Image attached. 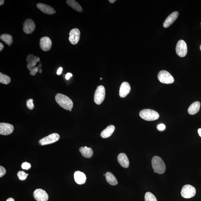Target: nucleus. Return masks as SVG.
Returning a JSON list of instances; mask_svg holds the SVG:
<instances>
[{
  "label": "nucleus",
  "mask_w": 201,
  "mask_h": 201,
  "mask_svg": "<svg viewBox=\"0 0 201 201\" xmlns=\"http://www.w3.org/2000/svg\"><path fill=\"white\" fill-rule=\"evenodd\" d=\"M55 100L57 103L65 109L70 110L73 107L74 103L72 100L68 96L60 93L56 95Z\"/></svg>",
  "instance_id": "1"
},
{
  "label": "nucleus",
  "mask_w": 201,
  "mask_h": 201,
  "mask_svg": "<svg viewBox=\"0 0 201 201\" xmlns=\"http://www.w3.org/2000/svg\"><path fill=\"white\" fill-rule=\"evenodd\" d=\"M152 165L154 172L159 174H163L166 170L164 162L162 158L158 156H154L152 159Z\"/></svg>",
  "instance_id": "2"
},
{
  "label": "nucleus",
  "mask_w": 201,
  "mask_h": 201,
  "mask_svg": "<svg viewBox=\"0 0 201 201\" xmlns=\"http://www.w3.org/2000/svg\"><path fill=\"white\" fill-rule=\"evenodd\" d=\"M139 115L143 120L148 121L155 120L159 117V115L157 112L149 109L142 110L140 112Z\"/></svg>",
  "instance_id": "3"
},
{
  "label": "nucleus",
  "mask_w": 201,
  "mask_h": 201,
  "mask_svg": "<svg viewBox=\"0 0 201 201\" xmlns=\"http://www.w3.org/2000/svg\"><path fill=\"white\" fill-rule=\"evenodd\" d=\"M105 90L103 86L100 85L98 86L95 91L94 100L95 103L97 105L101 104L105 99Z\"/></svg>",
  "instance_id": "4"
},
{
  "label": "nucleus",
  "mask_w": 201,
  "mask_h": 201,
  "mask_svg": "<svg viewBox=\"0 0 201 201\" xmlns=\"http://www.w3.org/2000/svg\"><path fill=\"white\" fill-rule=\"evenodd\" d=\"M158 80L161 83L165 84H171L174 83V78L168 72L165 70H161L158 75Z\"/></svg>",
  "instance_id": "5"
},
{
  "label": "nucleus",
  "mask_w": 201,
  "mask_h": 201,
  "mask_svg": "<svg viewBox=\"0 0 201 201\" xmlns=\"http://www.w3.org/2000/svg\"><path fill=\"white\" fill-rule=\"evenodd\" d=\"M60 138V136L59 134L53 133L40 139L39 143L42 146L51 144L58 141Z\"/></svg>",
  "instance_id": "6"
},
{
  "label": "nucleus",
  "mask_w": 201,
  "mask_h": 201,
  "mask_svg": "<svg viewBox=\"0 0 201 201\" xmlns=\"http://www.w3.org/2000/svg\"><path fill=\"white\" fill-rule=\"evenodd\" d=\"M196 194V190L191 185H185L182 187L181 191V196L185 199H190L194 197Z\"/></svg>",
  "instance_id": "7"
},
{
  "label": "nucleus",
  "mask_w": 201,
  "mask_h": 201,
  "mask_svg": "<svg viewBox=\"0 0 201 201\" xmlns=\"http://www.w3.org/2000/svg\"><path fill=\"white\" fill-rule=\"evenodd\" d=\"M177 55L180 57H184L187 53V47L186 42L183 40L178 41L176 47Z\"/></svg>",
  "instance_id": "8"
},
{
  "label": "nucleus",
  "mask_w": 201,
  "mask_h": 201,
  "mask_svg": "<svg viewBox=\"0 0 201 201\" xmlns=\"http://www.w3.org/2000/svg\"><path fill=\"white\" fill-rule=\"evenodd\" d=\"M33 196L37 201H47L48 199L47 193L44 190L40 189L35 190Z\"/></svg>",
  "instance_id": "9"
},
{
  "label": "nucleus",
  "mask_w": 201,
  "mask_h": 201,
  "mask_svg": "<svg viewBox=\"0 0 201 201\" xmlns=\"http://www.w3.org/2000/svg\"><path fill=\"white\" fill-rule=\"evenodd\" d=\"M12 125L7 123H0V134L2 135H8L12 133L14 130Z\"/></svg>",
  "instance_id": "10"
},
{
  "label": "nucleus",
  "mask_w": 201,
  "mask_h": 201,
  "mask_svg": "<svg viewBox=\"0 0 201 201\" xmlns=\"http://www.w3.org/2000/svg\"><path fill=\"white\" fill-rule=\"evenodd\" d=\"M80 35V30L77 28L72 29L70 32L69 38L71 43L73 45L77 44L79 40Z\"/></svg>",
  "instance_id": "11"
},
{
  "label": "nucleus",
  "mask_w": 201,
  "mask_h": 201,
  "mask_svg": "<svg viewBox=\"0 0 201 201\" xmlns=\"http://www.w3.org/2000/svg\"><path fill=\"white\" fill-rule=\"evenodd\" d=\"M23 31L26 34H30L34 31L35 28L34 22L31 19H28L23 24Z\"/></svg>",
  "instance_id": "12"
},
{
  "label": "nucleus",
  "mask_w": 201,
  "mask_h": 201,
  "mask_svg": "<svg viewBox=\"0 0 201 201\" xmlns=\"http://www.w3.org/2000/svg\"><path fill=\"white\" fill-rule=\"evenodd\" d=\"M52 42L49 37H44L40 39V46L43 51H47L51 49L52 46Z\"/></svg>",
  "instance_id": "13"
},
{
  "label": "nucleus",
  "mask_w": 201,
  "mask_h": 201,
  "mask_svg": "<svg viewBox=\"0 0 201 201\" xmlns=\"http://www.w3.org/2000/svg\"><path fill=\"white\" fill-rule=\"evenodd\" d=\"M131 90V87L127 82H124L121 84L119 90V95L121 98L125 97Z\"/></svg>",
  "instance_id": "14"
},
{
  "label": "nucleus",
  "mask_w": 201,
  "mask_h": 201,
  "mask_svg": "<svg viewBox=\"0 0 201 201\" xmlns=\"http://www.w3.org/2000/svg\"><path fill=\"white\" fill-rule=\"evenodd\" d=\"M37 7L42 12L45 14L52 15L55 14L56 12L53 7L44 3H38L37 4Z\"/></svg>",
  "instance_id": "15"
},
{
  "label": "nucleus",
  "mask_w": 201,
  "mask_h": 201,
  "mask_svg": "<svg viewBox=\"0 0 201 201\" xmlns=\"http://www.w3.org/2000/svg\"><path fill=\"white\" fill-rule=\"evenodd\" d=\"M178 15L179 13L177 11H175L169 15L163 22V27L167 28L169 27L176 20Z\"/></svg>",
  "instance_id": "16"
},
{
  "label": "nucleus",
  "mask_w": 201,
  "mask_h": 201,
  "mask_svg": "<svg viewBox=\"0 0 201 201\" xmlns=\"http://www.w3.org/2000/svg\"><path fill=\"white\" fill-rule=\"evenodd\" d=\"M74 177L76 183L80 185L85 184L86 181L87 177L84 173L80 171L74 172Z\"/></svg>",
  "instance_id": "17"
},
{
  "label": "nucleus",
  "mask_w": 201,
  "mask_h": 201,
  "mask_svg": "<svg viewBox=\"0 0 201 201\" xmlns=\"http://www.w3.org/2000/svg\"><path fill=\"white\" fill-rule=\"evenodd\" d=\"M26 60L28 63L27 67L29 69L34 68L36 65L37 62L40 61V59L39 57L34 56L32 54L28 55Z\"/></svg>",
  "instance_id": "18"
},
{
  "label": "nucleus",
  "mask_w": 201,
  "mask_h": 201,
  "mask_svg": "<svg viewBox=\"0 0 201 201\" xmlns=\"http://www.w3.org/2000/svg\"><path fill=\"white\" fill-rule=\"evenodd\" d=\"M117 160L121 166L128 168L129 166V161L127 156L124 153H121L117 157Z\"/></svg>",
  "instance_id": "19"
},
{
  "label": "nucleus",
  "mask_w": 201,
  "mask_h": 201,
  "mask_svg": "<svg viewBox=\"0 0 201 201\" xmlns=\"http://www.w3.org/2000/svg\"><path fill=\"white\" fill-rule=\"evenodd\" d=\"M115 129V126L112 125L108 126L105 129L102 131L100 136L103 138H107L112 135Z\"/></svg>",
  "instance_id": "20"
},
{
  "label": "nucleus",
  "mask_w": 201,
  "mask_h": 201,
  "mask_svg": "<svg viewBox=\"0 0 201 201\" xmlns=\"http://www.w3.org/2000/svg\"><path fill=\"white\" fill-rule=\"evenodd\" d=\"M79 151L84 157L89 158L92 157L93 151L91 147L87 148V146L81 147L79 148Z\"/></svg>",
  "instance_id": "21"
},
{
  "label": "nucleus",
  "mask_w": 201,
  "mask_h": 201,
  "mask_svg": "<svg viewBox=\"0 0 201 201\" xmlns=\"http://www.w3.org/2000/svg\"><path fill=\"white\" fill-rule=\"evenodd\" d=\"M200 103L199 101L193 102L188 109V113L190 115H194L198 112L200 110Z\"/></svg>",
  "instance_id": "22"
},
{
  "label": "nucleus",
  "mask_w": 201,
  "mask_h": 201,
  "mask_svg": "<svg viewBox=\"0 0 201 201\" xmlns=\"http://www.w3.org/2000/svg\"><path fill=\"white\" fill-rule=\"evenodd\" d=\"M105 178L106 181L111 185H115L118 184L117 178L114 175L110 172H108L106 173Z\"/></svg>",
  "instance_id": "23"
},
{
  "label": "nucleus",
  "mask_w": 201,
  "mask_h": 201,
  "mask_svg": "<svg viewBox=\"0 0 201 201\" xmlns=\"http://www.w3.org/2000/svg\"><path fill=\"white\" fill-rule=\"evenodd\" d=\"M66 3L69 6L72 7L74 10L79 12H83V9L81 6L75 1L68 0V1H66Z\"/></svg>",
  "instance_id": "24"
},
{
  "label": "nucleus",
  "mask_w": 201,
  "mask_h": 201,
  "mask_svg": "<svg viewBox=\"0 0 201 201\" xmlns=\"http://www.w3.org/2000/svg\"><path fill=\"white\" fill-rule=\"evenodd\" d=\"M0 38L1 40L4 42L6 44L10 46L12 44L13 39L12 35L9 34H2L0 36Z\"/></svg>",
  "instance_id": "25"
},
{
  "label": "nucleus",
  "mask_w": 201,
  "mask_h": 201,
  "mask_svg": "<svg viewBox=\"0 0 201 201\" xmlns=\"http://www.w3.org/2000/svg\"><path fill=\"white\" fill-rule=\"evenodd\" d=\"M11 81V78L9 76L0 73V83L5 85L8 84Z\"/></svg>",
  "instance_id": "26"
},
{
  "label": "nucleus",
  "mask_w": 201,
  "mask_h": 201,
  "mask_svg": "<svg viewBox=\"0 0 201 201\" xmlns=\"http://www.w3.org/2000/svg\"><path fill=\"white\" fill-rule=\"evenodd\" d=\"M145 201H157L155 196L150 192H148L145 194Z\"/></svg>",
  "instance_id": "27"
},
{
  "label": "nucleus",
  "mask_w": 201,
  "mask_h": 201,
  "mask_svg": "<svg viewBox=\"0 0 201 201\" xmlns=\"http://www.w3.org/2000/svg\"><path fill=\"white\" fill-rule=\"evenodd\" d=\"M17 176L20 180L23 181L27 179L28 176H29V174H26L23 171H20L18 172Z\"/></svg>",
  "instance_id": "28"
},
{
  "label": "nucleus",
  "mask_w": 201,
  "mask_h": 201,
  "mask_svg": "<svg viewBox=\"0 0 201 201\" xmlns=\"http://www.w3.org/2000/svg\"><path fill=\"white\" fill-rule=\"evenodd\" d=\"M27 107L30 110H32L34 107V104L33 103V100L32 99L27 100L26 102Z\"/></svg>",
  "instance_id": "29"
},
{
  "label": "nucleus",
  "mask_w": 201,
  "mask_h": 201,
  "mask_svg": "<svg viewBox=\"0 0 201 201\" xmlns=\"http://www.w3.org/2000/svg\"><path fill=\"white\" fill-rule=\"evenodd\" d=\"M29 70L30 71V74L32 76H34L36 74L38 71V67H34L33 68H30L29 69Z\"/></svg>",
  "instance_id": "30"
},
{
  "label": "nucleus",
  "mask_w": 201,
  "mask_h": 201,
  "mask_svg": "<svg viewBox=\"0 0 201 201\" xmlns=\"http://www.w3.org/2000/svg\"><path fill=\"white\" fill-rule=\"evenodd\" d=\"M21 167L22 169H26V170H28L31 168V164L27 163V162H25L22 163L21 165Z\"/></svg>",
  "instance_id": "31"
},
{
  "label": "nucleus",
  "mask_w": 201,
  "mask_h": 201,
  "mask_svg": "<svg viewBox=\"0 0 201 201\" xmlns=\"http://www.w3.org/2000/svg\"><path fill=\"white\" fill-rule=\"evenodd\" d=\"M6 171L5 169L3 167L1 166H0V177H2L6 174Z\"/></svg>",
  "instance_id": "32"
},
{
  "label": "nucleus",
  "mask_w": 201,
  "mask_h": 201,
  "mask_svg": "<svg viewBox=\"0 0 201 201\" xmlns=\"http://www.w3.org/2000/svg\"><path fill=\"white\" fill-rule=\"evenodd\" d=\"M166 126L163 124H160L157 126V128L159 131H163L165 129Z\"/></svg>",
  "instance_id": "33"
},
{
  "label": "nucleus",
  "mask_w": 201,
  "mask_h": 201,
  "mask_svg": "<svg viewBox=\"0 0 201 201\" xmlns=\"http://www.w3.org/2000/svg\"><path fill=\"white\" fill-rule=\"evenodd\" d=\"M73 75L71 73H68V74H66V76H65V78L67 80H69L70 78L72 77Z\"/></svg>",
  "instance_id": "34"
},
{
  "label": "nucleus",
  "mask_w": 201,
  "mask_h": 201,
  "mask_svg": "<svg viewBox=\"0 0 201 201\" xmlns=\"http://www.w3.org/2000/svg\"><path fill=\"white\" fill-rule=\"evenodd\" d=\"M62 68H61V67H60V68L57 71V74L58 75H60V74H61V73H62Z\"/></svg>",
  "instance_id": "35"
},
{
  "label": "nucleus",
  "mask_w": 201,
  "mask_h": 201,
  "mask_svg": "<svg viewBox=\"0 0 201 201\" xmlns=\"http://www.w3.org/2000/svg\"><path fill=\"white\" fill-rule=\"evenodd\" d=\"M4 48V46L2 42H0V51H1Z\"/></svg>",
  "instance_id": "36"
},
{
  "label": "nucleus",
  "mask_w": 201,
  "mask_h": 201,
  "mask_svg": "<svg viewBox=\"0 0 201 201\" xmlns=\"http://www.w3.org/2000/svg\"><path fill=\"white\" fill-rule=\"evenodd\" d=\"M5 2V1L4 0H1L0 1V6L2 5Z\"/></svg>",
  "instance_id": "37"
},
{
  "label": "nucleus",
  "mask_w": 201,
  "mask_h": 201,
  "mask_svg": "<svg viewBox=\"0 0 201 201\" xmlns=\"http://www.w3.org/2000/svg\"><path fill=\"white\" fill-rule=\"evenodd\" d=\"M198 133L199 135L201 137V128H199L198 130Z\"/></svg>",
  "instance_id": "38"
},
{
  "label": "nucleus",
  "mask_w": 201,
  "mask_h": 201,
  "mask_svg": "<svg viewBox=\"0 0 201 201\" xmlns=\"http://www.w3.org/2000/svg\"><path fill=\"white\" fill-rule=\"evenodd\" d=\"M6 201H15L14 199L12 198H9L7 199Z\"/></svg>",
  "instance_id": "39"
},
{
  "label": "nucleus",
  "mask_w": 201,
  "mask_h": 201,
  "mask_svg": "<svg viewBox=\"0 0 201 201\" xmlns=\"http://www.w3.org/2000/svg\"><path fill=\"white\" fill-rule=\"evenodd\" d=\"M115 1H116V0H109V2L112 3H114Z\"/></svg>",
  "instance_id": "40"
},
{
  "label": "nucleus",
  "mask_w": 201,
  "mask_h": 201,
  "mask_svg": "<svg viewBox=\"0 0 201 201\" xmlns=\"http://www.w3.org/2000/svg\"><path fill=\"white\" fill-rule=\"evenodd\" d=\"M42 66V64L40 63V64H39L38 66V68H40Z\"/></svg>",
  "instance_id": "41"
},
{
  "label": "nucleus",
  "mask_w": 201,
  "mask_h": 201,
  "mask_svg": "<svg viewBox=\"0 0 201 201\" xmlns=\"http://www.w3.org/2000/svg\"><path fill=\"white\" fill-rule=\"evenodd\" d=\"M42 70L40 69L39 70V73H40L41 74L42 73Z\"/></svg>",
  "instance_id": "42"
},
{
  "label": "nucleus",
  "mask_w": 201,
  "mask_h": 201,
  "mask_svg": "<svg viewBox=\"0 0 201 201\" xmlns=\"http://www.w3.org/2000/svg\"><path fill=\"white\" fill-rule=\"evenodd\" d=\"M200 49L201 51V45L200 46Z\"/></svg>",
  "instance_id": "43"
},
{
  "label": "nucleus",
  "mask_w": 201,
  "mask_h": 201,
  "mask_svg": "<svg viewBox=\"0 0 201 201\" xmlns=\"http://www.w3.org/2000/svg\"><path fill=\"white\" fill-rule=\"evenodd\" d=\"M100 80H102V78H100Z\"/></svg>",
  "instance_id": "44"
},
{
  "label": "nucleus",
  "mask_w": 201,
  "mask_h": 201,
  "mask_svg": "<svg viewBox=\"0 0 201 201\" xmlns=\"http://www.w3.org/2000/svg\"></svg>",
  "instance_id": "45"
}]
</instances>
